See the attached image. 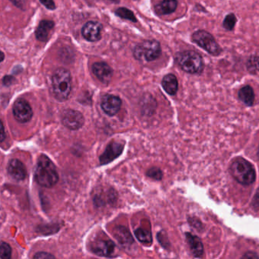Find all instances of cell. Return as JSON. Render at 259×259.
Instances as JSON below:
<instances>
[{
	"instance_id": "obj_1",
	"label": "cell",
	"mask_w": 259,
	"mask_h": 259,
	"mask_svg": "<svg viewBox=\"0 0 259 259\" xmlns=\"http://www.w3.org/2000/svg\"><path fill=\"white\" fill-rule=\"evenodd\" d=\"M35 175L37 182L45 188L53 187L59 180L55 165L46 155H40L38 158Z\"/></svg>"
},
{
	"instance_id": "obj_2",
	"label": "cell",
	"mask_w": 259,
	"mask_h": 259,
	"mask_svg": "<svg viewBox=\"0 0 259 259\" xmlns=\"http://www.w3.org/2000/svg\"><path fill=\"white\" fill-rule=\"evenodd\" d=\"M176 62L184 72L199 75L204 70V62L200 54L194 50H185L176 54Z\"/></svg>"
},
{
	"instance_id": "obj_3",
	"label": "cell",
	"mask_w": 259,
	"mask_h": 259,
	"mask_svg": "<svg viewBox=\"0 0 259 259\" xmlns=\"http://www.w3.org/2000/svg\"><path fill=\"white\" fill-rule=\"evenodd\" d=\"M230 173L239 183L249 185L256 181V173L252 163L244 158H236L230 167Z\"/></svg>"
},
{
	"instance_id": "obj_4",
	"label": "cell",
	"mask_w": 259,
	"mask_h": 259,
	"mask_svg": "<svg viewBox=\"0 0 259 259\" xmlns=\"http://www.w3.org/2000/svg\"><path fill=\"white\" fill-rule=\"evenodd\" d=\"M52 85L55 98L60 101L66 100L72 90L70 72L62 68L57 69L52 78Z\"/></svg>"
},
{
	"instance_id": "obj_5",
	"label": "cell",
	"mask_w": 259,
	"mask_h": 259,
	"mask_svg": "<svg viewBox=\"0 0 259 259\" xmlns=\"http://www.w3.org/2000/svg\"><path fill=\"white\" fill-rule=\"evenodd\" d=\"M192 40L214 57L220 56L223 52L213 35L204 30L195 31L192 35Z\"/></svg>"
},
{
	"instance_id": "obj_6",
	"label": "cell",
	"mask_w": 259,
	"mask_h": 259,
	"mask_svg": "<svg viewBox=\"0 0 259 259\" xmlns=\"http://www.w3.org/2000/svg\"><path fill=\"white\" fill-rule=\"evenodd\" d=\"M161 54V47L159 42L151 40H145L136 46L134 56L137 60L144 58L146 61L151 62L160 57Z\"/></svg>"
},
{
	"instance_id": "obj_7",
	"label": "cell",
	"mask_w": 259,
	"mask_h": 259,
	"mask_svg": "<svg viewBox=\"0 0 259 259\" xmlns=\"http://www.w3.org/2000/svg\"><path fill=\"white\" fill-rule=\"evenodd\" d=\"M13 115L18 122L25 123L32 118L33 110L29 103L22 98L17 100L13 106Z\"/></svg>"
},
{
	"instance_id": "obj_8",
	"label": "cell",
	"mask_w": 259,
	"mask_h": 259,
	"mask_svg": "<svg viewBox=\"0 0 259 259\" xmlns=\"http://www.w3.org/2000/svg\"><path fill=\"white\" fill-rule=\"evenodd\" d=\"M62 122L68 129L78 130L84 125V119L80 112L69 109L62 113Z\"/></svg>"
},
{
	"instance_id": "obj_9",
	"label": "cell",
	"mask_w": 259,
	"mask_h": 259,
	"mask_svg": "<svg viewBox=\"0 0 259 259\" xmlns=\"http://www.w3.org/2000/svg\"><path fill=\"white\" fill-rule=\"evenodd\" d=\"M123 149L124 144H122V142L114 141V142L110 143L107 145L103 155L100 158V164H108V163L114 161L117 158L122 155Z\"/></svg>"
},
{
	"instance_id": "obj_10",
	"label": "cell",
	"mask_w": 259,
	"mask_h": 259,
	"mask_svg": "<svg viewBox=\"0 0 259 259\" xmlns=\"http://www.w3.org/2000/svg\"><path fill=\"white\" fill-rule=\"evenodd\" d=\"M121 106L122 100L115 95H107L102 98L101 107L107 115H116L120 110Z\"/></svg>"
},
{
	"instance_id": "obj_11",
	"label": "cell",
	"mask_w": 259,
	"mask_h": 259,
	"mask_svg": "<svg viewBox=\"0 0 259 259\" xmlns=\"http://www.w3.org/2000/svg\"><path fill=\"white\" fill-rule=\"evenodd\" d=\"M102 26L96 21H88L84 24L81 30V34L84 39L88 41L96 42L101 37Z\"/></svg>"
},
{
	"instance_id": "obj_12",
	"label": "cell",
	"mask_w": 259,
	"mask_h": 259,
	"mask_svg": "<svg viewBox=\"0 0 259 259\" xmlns=\"http://www.w3.org/2000/svg\"><path fill=\"white\" fill-rule=\"evenodd\" d=\"M116 245L111 240H97L91 245V250L94 253L100 256L110 257L114 254Z\"/></svg>"
},
{
	"instance_id": "obj_13",
	"label": "cell",
	"mask_w": 259,
	"mask_h": 259,
	"mask_svg": "<svg viewBox=\"0 0 259 259\" xmlns=\"http://www.w3.org/2000/svg\"><path fill=\"white\" fill-rule=\"evenodd\" d=\"M93 73L103 84H107L111 81L113 70L108 64L105 62H96L92 66Z\"/></svg>"
},
{
	"instance_id": "obj_14",
	"label": "cell",
	"mask_w": 259,
	"mask_h": 259,
	"mask_svg": "<svg viewBox=\"0 0 259 259\" xmlns=\"http://www.w3.org/2000/svg\"><path fill=\"white\" fill-rule=\"evenodd\" d=\"M7 170L10 177L16 180H24L27 176L25 166L23 164L22 162L18 159H13L9 161Z\"/></svg>"
},
{
	"instance_id": "obj_15",
	"label": "cell",
	"mask_w": 259,
	"mask_h": 259,
	"mask_svg": "<svg viewBox=\"0 0 259 259\" xmlns=\"http://www.w3.org/2000/svg\"><path fill=\"white\" fill-rule=\"evenodd\" d=\"M185 237L187 239L189 247L194 257L201 258L204 254V246L201 239L196 236L192 235L190 233H186Z\"/></svg>"
},
{
	"instance_id": "obj_16",
	"label": "cell",
	"mask_w": 259,
	"mask_h": 259,
	"mask_svg": "<svg viewBox=\"0 0 259 259\" xmlns=\"http://www.w3.org/2000/svg\"><path fill=\"white\" fill-rule=\"evenodd\" d=\"M177 6H178L177 0H162L160 3L155 6V9L157 14L159 16H166L175 12Z\"/></svg>"
},
{
	"instance_id": "obj_17",
	"label": "cell",
	"mask_w": 259,
	"mask_h": 259,
	"mask_svg": "<svg viewBox=\"0 0 259 259\" xmlns=\"http://www.w3.org/2000/svg\"><path fill=\"white\" fill-rule=\"evenodd\" d=\"M54 23L53 21H48V20L42 21L40 23L35 32L37 39L40 41H46L48 40L50 31L54 28Z\"/></svg>"
},
{
	"instance_id": "obj_18",
	"label": "cell",
	"mask_w": 259,
	"mask_h": 259,
	"mask_svg": "<svg viewBox=\"0 0 259 259\" xmlns=\"http://www.w3.org/2000/svg\"><path fill=\"white\" fill-rule=\"evenodd\" d=\"M114 237L121 245H130L133 243V238L128 229L122 226L117 227L114 230Z\"/></svg>"
},
{
	"instance_id": "obj_19",
	"label": "cell",
	"mask_w": 259,
	"mask_h": 259,
	"mask_svg": "<svg viewBox=\"0 0 259 259\" xmlns=\"http://www.w3.org/2000/svg\"><path fill=\"white\" fill-rule=\"evenodd\" d=\"M162 86L168 95H175L178 91V80L174 74L167 75L162 80Z\"/></svg>"
},
{
	"instance_id": "obj_20",
	"label": "cell",
	"mask_w": 259,
	"mask_h": 259,
	"mask_svg": "<svg viewBox=\"0 0 259 259\" xmlns=\"http://www.w3.org/2000/svg\"><path fill=\"white\" fill-rule=\"evenodd\" d=\"M238 97L242 103L248 107H252L255 101V93L253 88L249 85L242 87L238 93Z\"/></svg>"
},
{
	"instance_id": "obj_21",
	"label": "cell",
	"mask_w": 259,
	"mask_h": 259,
	"mask_svg": "<svg viewBox=\"0 0 259 259\" xmlns=\"http://www.w3.org/2000/svg\"><path fill=\"white\" fill-rule=\"evenodd\" d=\"M135 235L138 240L140 241L141 243L150 245L152 242V235L150 230L139 228L135 231Z\"/></svg>"
},
{
	"instance_id": "obj_22",
	"label": "cell",
	"mask_w": 259,
	"mask_h": 259,
	"mask_svg": "<svg viewBox=\"0 0 259 259\" xmlns=\"http://www.w3.org/2000/svg\"><path fill=\"white\" fill-rule=\"evenodd\" d=\"M246 68L252 74H256L259 72V57L252 56L246 62Z\"/></svg>"
},
{
	"instance_id": "obj_23",
	"label": "cell",
	"mask_w": 259,
	"mask_h": 259,
	"mask_svg": "<svg viewBox=\"0 0 259 259\" xmlns=\"http://www.w3.org/2000/svg\"><path fill=\"white\" fill-rule=\"evenodd\" d=\"M116 14L119 17L122 18V19H127L129 21H133V22H136L137 19H136V16L133 14V12L129 9H126V8H120L116 11Z\"/></svg>"
},
{
	"instance_id": "obj_24",
	"label": "cell",
	"mask_w": 259,
	"mask_h": 259,
	"mask_svg": "<svg viewBox=\"0 0 259 259\" xmlns=\"http://www.w3.org/2000/svg\"><path fill=\"white\" fill-rule=\"evenodd\" d=\"M237 19L236 17L235 14L234 13H230L225 17L223 20V26L225 29L227 31H233L235 28L236 24H237Z\"/></svg>"
},
{
	"instance_id": "obj_25",
	"label": "cell",
	"mask_w": 259,
	"mask_h": 259,
	"mask_svg": "<svg viewBox=\"0 0 259 259\" xmlns=\"http://www.w3.org/2000/svg\"><path fill=\"white\" fill-rule=\"evenodd\" d=\"M12 256V249L6 242H2L0 246V258L2 259H9Z\"/></svg>"
},
{
	"instance_id": "obj_26",
	"label": "cell",
	"mask_w": 259,
	"mask_h": 259,
	"mask_svg": "<svg viewBox=\"0 0 259 259\" xmlns=\"http://www.w3.org/2000/svg\"><path fill=\"white\" fill-rule=\"evenodd\" d=\"M146 175L155 180H161L163 178V173L161 170L158 167H152L149 169L146 173Z\"/></svg>"
},
{
	"instance_id": "obj_27",
	"label": "cell",
	"mask_w": 259,
	"mask_h": 259,
	"mask_svg": "<svg viewBox=\"0 0 259 259\" xmlns=\"http://www.w3.org/2000/svg\"><path fill=\"white\" fill-rule=\"evenodd\" d=\"M40 2L50 10H54L56 9V5L53 0H40Z\"/></svg>"
},
{
	"instance_id": "obj_28",
	"label": "cell",
	"mask_w": 259,
	"mask_h": 259,
	"mask_svg": "<svg viewBox=\"0 0 259 259\" xmlns=\"http://www.w3.org/2000/svg\"><path fill=\"white\" fill-rule=\"evenodd\" d=\"M35 259H54L55 256H53V255L50 254V253H47V252H38L34 256Z\"/></svg>"
},
{
	"instance_id": "obj_29",
	"label": "cell",
	"mask_w": 259,
	"mask_h": 259,
	"mask_svg": "<svg viewBox=\"0 0 259 259\" xmlns=\"http://www.w3.org/2000/svg\"><path fill=\"white\" fill-rule=\"evenodd\" d=\"M12 3L14 4L19 9H24L28 0H10Z\"/></svg>"
},
{
	"instance_id": "obj_30",
	"label": "cell",
	"mask_w": 259,
	"mask_h": 259,
	"mask_svg": "<svg viewBox=\"0 0 259 259\" xmlns=\"http://www.w3.org/2000/svg\"><path fill=\"white\" fill-rule=\"evenodd\" d=\"M252 204L256 208H259V189H258L256 196H254Z\"/></svg>"
},
{
	"instance_id": "obj_31",
	"label": "cell",
	"mask_w": 259,
	"mask_h": 259,
	"mask_svg": "<svg viewBox=\"0 0 259 259\" xmlns=\"http://www.w3.org/2000/svg\"><path fill=\"white\" fill-rule=\"evenodd\" d=\"M13 80H14V79L12 76H5L3 79V84L6 86L10 85V84H12Z\"/></svg>"
},
{
	"instance_id": "obj_32",
	"label": "cell",
	"mask_w": 259,
	"mask_h": 259,
	"mask_svg": "<svg viewBox=\"0 0 259 259\" xmlns=\"http://www.w3.org/2000/svg\"><path fill=\"white\" fill-rule=\"evenodd\" d=\"M242 258H246V259H252V258H259V256H258L256 253H255V252H248V253H245V255H244L243 256H242Z\"/></svg>"
},
{
	"instance_id": "obj_33",
	"label": "cell",
	"mask_w": 259,
	"mask_h": 259,
	"mask_svg": "<svg viewBox=\"0 0 259 259\" xmlns=\"http://www.w3.org/2000/svg\"><path fill=\"white\" fill-rule=\"evenodd\" d=\"M1 128H2V136H1V137H2V139H1V141H3L4 139H5V136H4V134H5V132H4V125L2 122V125H1Z\"/></svg>"
},
{
	"instance_id": "obj_34",
	"label": "cell",
	"mask_w": 259,
	"mask_h": 259,
	"mask_svg": "<svg viewBox=\"0 0 259 259\" xmlns=\"http://www.w3.org/2000/svg\"><path fill=\"white\" fill-rule=\"evenodd\" d=\"M258 155H259V153H258Z\"/></svg>"
}]
</instances>
